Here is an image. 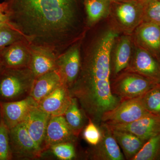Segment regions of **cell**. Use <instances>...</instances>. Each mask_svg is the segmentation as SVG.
Masks as SVG:
<instances>
[{
    "instance_id": "obj_1",
    "label": "cell",
    "mask_w": 160,
    "mask_h": 160,
    "mask_svg": "<svg viewBox=\"0 0 160 160\" xmlns=\"http://www.w3.org/2000/svg\"><path fill=\"white\" fill-rule=\"evenodd\" d=\"M9 23L29 45L57 56L76 42L80 22V0H7Z\"/></svg>"
},
{
    "instance_id": "obj_2",
    "label": "cell",
    "mask_w": 160,
    "mask_h": 160,
    "mask_svg": "<svg viewBox=\"0 0 160 160\" xmlns=\"http://www.w3.org/2000/svg\"><path fill=\"white\" fill-rule=\"evenodd\" d=\"M117 32L109 30L81 55V68L76 81L69 89L88 119L99 126L102 116L114 109L121 99L111 89L110 55Z\"/></svg>"
},
{
    "instance_id": "obj_3",
    "label": "cell",
    "mask_w": 160,
    "mask_h": 160,
    "mask_svg": "<svg viewBox=\"0 0 160 160\" xmlns=\"http://www.w3.org/2000/svg\"><path fill=\"white\" fill-rule=\"evenodd\" d=\"M35 78L29 67L5 68L0 75V102L18 101L29 96Z\"/></svg>"
},
{
    "instance_id": "obj_4",
    "label": "cell",
    "mask_w": 160,
    "mask_h": 160,
    "mask_svg": "<svg viewBox=\"0 0 160 160\" xmlns=\"http://www.w3.org/2000/svg\"><path fill=\"white\" fill-rule=\"evenodd\" d=\"M118 75L110 86L112 94L121 100L138 97L159 86L153 80L135 72L125 71Z\"/></svg>"
},
{
    "instance_id": "obj_5",
    "label": "cell",
    "mask_w": 160,
    "mask_h": 160,
    "mask_svg": "<svg viewBox=\"0 0 160 160\" xmlns=\"http://www.w3.org/2000/svg\"><path fill=\"white\" fill-rule=\"evenodd\" d=\"M151 115L153 114L145 108L141 96L121 100L115 108L103 114L101 122L108 124H128Z\"/></svg>"
},
{
    "instance_id": "obj_6",
    "label": "cell",
    "mask_w": 160,
    "mask_h": 160,
    "mask_svg": "<svg viewBox=\"0 0 160 160\" xmlns=\"http://www.w3.org/2000/svg\"><path fill=\"white\" fill-rule=\"evenodd\" d=\"M144 5V2L138 0H113L110 9L120 26L131 31L143 22Z\"/></svg>"
},
{
    "instance_id": "obj_7",
    "label": "cell",
    "mask_w": 160,
    "mask_h": 160,
    "mask_svg": "<svg viewBox=\"0 0 160 160\" xmlns=\"http://www.w3.org/2000/svg\"><path fill=\"white\" fill-rule=\"evenodd\" d=\"M9 136L13 158L32 159L41 156L42 149L31 137L23 122L9 129Z\"/></svg>"
},
{
    "instance_id": "obj_8",
    "label": "cell",
    "mask_w": 160,
    "mask_h": 160,
    "mask_svg": "<svg viewBox=\"0 0 160 160\" xmlns=\"http://www.w3.org/2000/svg\"><path fill=\"white\" fill-rule=\"evenodd\" d=\"M80 42L72 44L57 58V69L63 84L71 88L78 77L81 68Z\"/></svg>"
},
{
    "instance_id": "obj_9",
    "label": "cell",
    "mask_w": 160,
    "mask_h": 160,
    "mask_svg": "<svg viewBox=\"0 0 160 160\" xmlns=\"http://www.w3.org/2000/svg\"><path fill=\"white\" fill-rule=\"evenodd\" d=\"M99 126L102 138L99 142L92 146L89 150L88 153L89 158L94 160H125V157L121 152L111 129L102 122H101Z\"/></svg>"
},
{
    "instance_id": "obj_10",
    "label": "cell",
    "mask_w": 160,
    "mask_h": 160,
    "mask_svg": "<svg viewBox=\"0 0 160 160\" xmlns=\"http://www.w3.org/2000/svg\"><path fill=\"white\" fill-rule=\"evenodd\" d=\"M126 71L131 72L160 82V62L151 53L139 46Z\"/></svg>"
},
{
    "instance_id": "obj_11",
    "label": "cell",
    "mask_w": 160,
    "mask_h": 160,
    "mask_svg": "<svg viewBox=\"0 0 160 160\" xmlns=\"http://www.w3.org/2000/svg\"><path fill=\"white\" fill-rule=\"evenodd\" d=\"M104 124L109 129L129 132L146 141L160 133V117L155 115L142 118L128 124Z\"/></svg>"
},
{
    "instance_id": "obj_12",
    "label": "cell",
    "mask_w": 160,
    "mask_h": 160,
    "mask_svg": "<svg viewBox=\"0 0 160 160\" xmlns=\"http://www.w3.org/2000/svg\"><path fill=\"white\" fill-rule=\"evenodd\" d=\"M38 103L30 96L12 102H0L2 119L9 129L22 122L29 111Z\"/></svg>"
},
{
    "instance_id": "obj_13",
    "label": "cell",
    "mask_w": 160,
    "mask_h": 160,
    "mask_svg": "<svg viewBox=\"0 0 160 160\" xmlns=\"http://www.w3.org/2000/svg\"><path fill=\"white\" fill-rule=\"evenodd\" d=\"M31 56L30 45L25 40L17 42L0 50V58L6 68L29 67Z\"/></svg>"
},
{
    "instance_id": "obj_14",
    "label": "cell",
    "mask_w": 160,
    "mask_h": 160,
    "mask_svg": "<svg viewBox=\"0 0 160 160\" xmlns=\"http://www.w3.org/2000/svg\"><path fill=\"white\" fill-rule=\"evenodd\" d=\"M72 98L69 88L63 84L38 103V107L50 116H63Z\"/></svg>"
},
{
    "instance_id": "obj_15",
    "label": "cell",
    "mask_w": 160,
    "mask_h": 160,
    "mask_svg": "<svg viewBox=\"0 0 160 160\" xmlns=\"http://www.w3.org/2000/svg\"><path fill=\"white\" fill-rule=\"evenodd\" d=\"M76 138L64 116H51L46 129L44 150L58 143L73 142Z\"/></svg>"
},
{
    "instance_id": "obj_16",
    "label": "cell",
    "mask_w": 160,
    "mask_h": 160,
    "mask_svg": "<svg viewBox=\"0 0 160 160\" xmlns=\"http://www.w3.org/2000/svg\"><path fill=\"white\" fill-rule=\"evenodd\" d=\"M50 117L37 106L32 108L23 122L31 137L43 151L46 129Z\"/></svg>"
},
{
    "instance_id": "obj_17",
    "label": "cell",
    "mask_w": 160,
    "mask_h": 160,
    "mask_svg": "<svg viewBox=\"0 0 160 160\" xmlns=\"http://www.w3.org/2000/svg\"><path fill=\"white\" fill-rule=\"evenodd\" d=\"M135 37L139 46L149 52L159 61L160 26L143 22L136 28Z\"/></svg>"
},
{
    "instance_id": "obj_18",
    "label": "cell",
    "mask_w": 160,
    "mask_h": 160,
    "mask_svg": "<svg viewBox=\"0 0 160 160\" xmlns=\"http://www.w3.org/2000/svg\"><path fill=\"white\" fill-rule=\"evenodd\" d=\"M31 56L29 67L35 78L57 69V56L50 50L30 45Z\"/></svg>"
},
{
    "instance_id": "obj_19",
    "label": "cell",
    "mask_w": 160,
    "mask_h": 160,
    "mask_svg": "<svg viewBox=\"0 0 160 160\" xmlns=\"http://www.w3.org/2000/svg\"><path fill=\"white\" fill-rule=\"evenodd\" d=\"M63 84L62 80L58 69L52 70L35 78L29 96L38 104Z\"/></svg>"
},
{
    "instance_id": "obj_20",
    "label": "cell",
    "mask_w": 160,
    "mask_h": 160,
    "mask_svg": "<svg viewBox=\"0 0 160 160\" xmlns=\"http://www.w3.org/2000/svg\"><path fill=\"white\" fill-rule=\"evenodd\" d=\"M111 130L119 146L122 148L126 159L132 160L146 142V141L129 132Z\"/></svg>"
},
{
    "instance_id": "obj_21",
    "label": "cell",
    "mask_w": 160,
    "mask_h": 160,
    "mask_svg": "<svg viewBox=\"0 0 160 160\" xmlns=\"http://www.w3.org/2000/svg\"><path fill=\"white\" fill-rule=\"evenodd\" d=\"M113 58L112 72L115 77L125 71L131 59L132 43L129 36L120 38L116 48Z\"/></svg>"
},
{
    "instance_id": "obj_22",
    "label": "cell",
    "mask_w": 160,
    "mask_h": 160,
    "mask_svg": "<svg viewBox=\"0 0 160 160\" xmlns=\"http://www.w3.org/2000/svg\"><path fill=\"white\" fill-rule=\"evenodd\" d=\"M111 2V0H84L88 25L96 23L108 14Z\"/></svg>"
},
{
    "instance_id": "obj_23",
    "label": "cell",
    "mask_w": 160,
    "mask_h": 160,
    "mask_svg": "<svg viewBox=\"0 0 160 160\" xmlns=\"http://www.w3.org/2000/svg\"><path fill=\"white\" fill-rule=\"evenodd\" d=\"M82 110L79 108L76 98H72L71 102L66 110L64 117L74 135L78 137L85 125Z\"/></svg>"
},
{
    "instance_id": "obj_24",
    "label": "cell",
    "mask_w": 160,
    "mask_h": 160,
    "mask_svg": "<svg viewBox=\"0 0 160 160\" xmlns=\"http://www.w3.org/2000/svg\"><path fill=\"white\" fill-rule=\"evenodd\" d=\"M132 160H160V133L147 140Z\"/></svg>"
},
{
    "instance_id": "obj_25",
    "label": "cell",
    "mask_w": 160,
    "mask_h": 160,
    "mask_svg": "<svg viewBox=\"0 0 160 160\" xmlns=\"http://www.w3.org/2000/svg\"><path fill=\"white\" fill-rule=\"evenodd\" d=\"M24 40L26 41L22 35L10 24L0 26V50L13 43Z\"/></svg>"
},
{
    "instance_id": "obj_26",
    "label": "cell",
    "mask_w": 160,
    "mask_h": 160,
    "mask_svg": "<svg viewBox=\"0 0 160 160\" xmlns=\"http://www.w3.org/2000/svg\"><path fill=\"white\" fill-rule=\"evenodd\" d=\"M146 109L152 114L160 117V87L156 86L142 96Z\"/></svg>"
},
{
    "instance_id": "obj_27",
    "label": "cell",
    "mask_w": 160,
    "mask_h": 160,
    "mask_svg": "<svg viewBox=\"0 0 160 160\" xmlns=\"http://www.w3.org/2000/svg\"><path fill=\"white\" fill-rule=\"evenodd\" d=\"M9 129L2 119L0 123V160L12 159L9 136Z\"/></svg>"
},
{
    "instance_id": "obj_28",
    "label": "cell",
    "mask_w": 160,
    "mask_h": 160,
    "mask_svg": "<svg viewBox=\"0 0 160 160\" xmlns=\"http://www.w3.org/2000/svg\"><path fill=\"white\" fill-rule=\"evenodd\" d=\"M53 154L62 160H71L76 156L73 142L58 143L50 147Z\"/></svg>"
},
{
    "instance_id": "obj_29",
    "label": "cell",
    "mask_w": 160,
    "mask_h": 160,
    "mask_svg": "<svg viewBox=\"0 0 160 160\" xmlns=\"http://www.w3.org/2000/svg\"><path fill=\"white\" fill-rule=\"evenodd\" d=\"M144 2L143 22L154 23L160 26V0Z\"/></svg>"
},
{
    "instance_id": "obj_30",
    "label": "cell",
    "mask_w": 160,
    "mask_h": 160,
    "mask_svg": "<svg viewBox=\"0 0 160 160\" xmlns=\"http://www.w3.org/2000/svg\"><path fill=\"white\" fill-rule=\"evenodd\" d=\"M89 122L83 131V137L86 142L92 146L99 142L102 138V133L99 126H97L91 119L89 118Z\"/></svg>"
},
{
    "instance_id": "obj_31",
    "label": "cell",
    "mask_w": 160,
    "mask_h": 160,
    "mask_svg": "<svg viewBox=\"0 0 160 160\" xmlns=\"http://www.w3.org/2000/svg\"><path fill=\"white\" fill-rule=\"evenodd\" d=\"M7 24H9V23L7 15L4 12H0V26Z\"/></svg>"
},
{
    "instance_id": "obj_32",
    "label": "cell",
    "mask_w": 160,
    "mask_h": 160,
    "mask_svg": "<svg viewBox=\"0 0 160 160\" xmlns=\"http://www.w3.org/2000/svg\"><path fill=\"white\" fill-rule=\"evenodd\" d=\"M6 3L5 2L2 3H0V12H2L5 13V10H6Z\"/></svg>"
},
{
    "instance_id": "obj_33",
    "label": "cell",
    "mask_w": 160,
    "mask_h": 160,
    "mask_svg": "<svg viewBox=\"0 0 160 160\" xmlns=\"http://www.w3.org/2000/svg\"><path fill=\"white\" fill-rule=\"evenodd\" d=\"M5 67H4L2 62V60H1V58H0V75L2 74V72L5 69Z\"/></svg>"
},
{
    "instance_id": "obj_34",
    "label": "cell",
    "mask_w": 160,
    "mask_h": 160,
    "mask_svg": "<svg viewBox=\"0 0 160 160\" xmlns=\"http://www.w3.org/2000/svg\"><path fill=\"white\" fill-rule=\"evenodd\" d=\"M138 1H142L143 2H148L150 1H154V0H138Z\"/></svg>"
},
{
    "instance_id": "obj_35",
    "label": "cell",
    "mask_w": 160,
    "mask_h": 160,
    "mask_svg": "<svg viewBox=\"0 0 160 160\" xmlns=\"http://www.w3.org/2000/svg\"><path fill=\"white\" fill-rule=\"evenodd\" d=\"M2 120V113H1V108H0V123L1 122V121Z\"/></svg>"
},
{
    "instance_id": "obj_36",
    "label": "cell",
    "mask_w": 160,
    "mask_h": 160,
    "mask_svg": "<svg viewBox=\"0 0 160 160\" xmlns=\"http://www.w3.org/2000/svg\"><path fill=\"white\" fill-rule=\"evenodd\" d=\"M115 1H124V0H115Z\"/></svg>"
},
{
    "instance_id": "obj_37",
    "label": "cell",
    "mask_w": 160,
    "mask_h": 160,
    "mask_svg": "<svg viewBox=\"0 0 160 160\" xmlns=\"http://www.w3.org/2000/svg\"><path fill=\"white\" fill-rule=\"evenodd\" d=\"M159 87H160V82L159 83Z\"/></svg>"
},
{
    "instance_id": "obj_38",
    "label": "cell",
    "mask_w": 160,
    "mask_h": 160,
    "mask_svg": "<svg viewBox=\"0 0 160 160\" xmlns=\"http://www.w3.org/2000/svg\"><path fill=\"white\" fill-rule=\"evenodd\" d=\"M159 62H160V60H159Z\"/></svg>"
},
{
    "instance_id": "obj_39",
    "label": "cell",
    "mask_w": 160,
    "mask_h": 160,
    "mask_svg": "<svg viewBox=\"0 0 160 160\" xmlns=\"http://www.w3.org/2000/svg\"><path fill=\"white\" fill-rule=\"evenodd\" d=\"M111 1H113V0H111Z\"/></svg>"
}]
</instances>
